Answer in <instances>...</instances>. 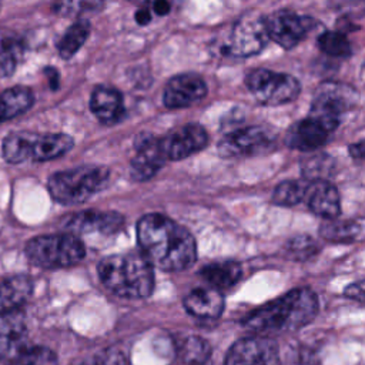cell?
<instances>
[{"label":"cell","instance_id":"1","mask_svg":"<svg viewBox=\"0 0 365 365\" xmlns=\"http://www.w3.org/2000/svg\"><path fill=\"white\" fill-rule=\"evenodd\" d=\"M137 240L141 252L163 271H182L197 258L190 231L161 214H148L138 221Z\"/></svg>","mask_w":365,"mask_h":365},{"label":"cell","instance_id":"2","mask_svg":"<svg viewBox=\"0 0 365 365\" xmlns=\"http://www.w3.org/2000/svg\"><path fill=\"white\" fill-rule=\"evenodd\" d=\"M317 312V295L308 288H297L252 311L242 324L257 334H281L302 328Z\"/></svg>","mask_w":365,"mask_h":365},{"label":"cell","instance_id":"3","mask_svg":"<svg viewBox=\"0 0 365 365\" xmlns=\"http://www.w3.org/2000/svg\"><path fill=\"white\" fill-rule=\"evenodd\" d=\"M141 252L114 254L98 264L101 282L123 298H145L154 288V269Z\"/></svg>","mask_w":365,"mask_h":365},{"label":"cell","instance_id":"4","mask_svg":"<svg viewBox=\"0 0 365 365\" xmlns=\"http://www.w3.org/2000/svg\"><path fill=\"white\" fill-rule=\"evenodd\" d=\"M74 145L71 135L64 133H10L1 144V154L7 163L48 161L68 153Z\"/></svg>","mask_w":365,"mask_h":365},{"label":"cell","instance_id":"5","mask_svg":"<svg viewBox=\"0 0 365 365\" xmlns=\"http://www.w3.org/2000/svg\"><path fill=\"white\" fill-rule=\"evenodd\" d=\"M108 175V168L103 165H83L60 171L50 177L48 191L60 204H80L100 192L107 185Z\"/></svg>","mask_w":365,"mask_h":365},{"label":"cell","instance_id":"6","mask_svg":"<svg viewBox=\"0 0 365 365\" xmlns=\"http://www.w3.org/2000/svg\"><path fill=\"white\" fill-rule=\"evenodd\" d=\"M29 259L41 268L56 269L78 264L86 257V248L76 234L41 235L26 245Z\"/></svg>","mask_w":365,"mask_h":365},{"label":"cell","instance_id":"7","mask_svg":"<svg viewBox=\"0 0 365 365\" xmlns=\"http://www.w3.org/2000/svg\"><path fill=\"white\" fill-rule=\"evenodd\" d=\"M358 91L351 84L327 80L317 87L308 117L332 133L339 125L342 114L358 101Z\"/></svg>","mask_w":365,"mask_h":365},{"label":"cell","instance_id":"8","mask_svg":"<svg viewBox=\"0 0 365 365\" xmlns=\"http://www.w3.org/2000/svg\"><path fill=\"white\" fill-rule=\"evenodd\" d=\"M245 86L264 106H281L294 101L301 91L299 80L287 73L255 68L245 77Z\"/></svg>","mask_w":365,"mask_h":365},{"label":"cell","instance_id":"9","mask_svg":"<svg viewBox=\"0 0 365 365\" xmlns=\"http://www.w3.org/2000/svg\"><path fill=\"white\" fill-rule=\"evenodd\" d=\"M269 41L265 20L262 16L248 13L240 17L231 27L221 51L228 57L247 58L261 53Z\"/></svg>","mask_w":365,"mask_h":365},{"label":"cell","instance_id":"10","mask_svg":"<svg viewBox=\"0 0 365 365\" xmlns=\"http://www.w3.org/2000/svg\"><path fill=\"white\" fill-rule=\"evenodd\" d=\"M269 40L282 48H294L318 24L308 16H301L289 10H277L264 16Z\"/></svg>","mask_w":365,"mask_h":365},{"label":"cell","instance_id":"11","mask_svg":"<svg viewBox=\"0 0 365 365\" xmlns=\"http://www.w3.org/2000/svg\"><path fill=\"white\" fill-rule=\"evenodd\" d=\"M225 365H281L279 349L268 335L248 336L230 348Z\"/></svg>","mask_w":365,"mask_h":365},{"label":"cell","instance_id":"12","mask_svg":"<svg viewBox=\"0 0 365 365\" xmlns=\"http://www.w3.org/2000/svg\"><path fill=\"white\" fill-rule=\"evenodd\" d=\"M158 143L164 158L177 161L202 150L208 143V134L200 124H185L158 137Z\"/></svg>","mask_w":365,"mask_h":365},{"label":"cell","instance_id":"13","mask_svg":"<svg viewBox=\"0 0 365 365\" xmlns=\"http://www.w3.org/2000/svg\"><path fill=\"white\" fill-rule=\"evenodd\" d=\"M29 345L24 315L17 309L0 312V361L11 364Z\"/></svg>","mask_w":365,"mask_h":365},{"label":"cell","instance_id":"14","mask_svg":"<svg viewBox=\"0 0 365 365\" xmlns=\"http://www.w3.org/2000/svg\"><path fill=\"white\" fill-rule=\"evenodd\" d=\"M208 93L205 81L192 73L171 77L163 91V103L167 108H184L201 101Z\"/></svg>","mask_w":365,"mask_h":365},{"label":"cell","instance_id":"15","mask_svg":"<svg viewBox=\"0 0 365 365\" xmlns=\"http://www.w3.org/2000/svg\"><path fill=\"white\" fill-rule=\"evenodd\" d=\"M271 143L272 137L265 128L259 125L245 127L222 137L218 143V154L221 157L254 154L269 147Z\"/></svg>","mask_w":365,"mask_h":365},{"label":"cell","instance_id":"16","mask_svg":"<svg viewBox=\"0 0 365 365\" xmlns=\"http://www.w3.org/2000/svg\"><path fill=\"white\" fill-rule=\"evenodd\" d=\"M167 163L158 137L141 134L135 140V155L131 160V177L137 181L150 180Z\"/></svg>","mask_w":365,"mask_h":365},{"label":"cell","instance_id":"17","mask_svg":"<svg viewBox=\"0 0 365 365\" xmlns=\"http://www.w3.org/2000/svg\"><path fill=\"white\" fill-rule=\"evenodd\" d=\"M305 201L311 211L325 220H334L341 212L339 192L328 180L308 181Z\"/></svg>","mask_w":365,"mask_h":365},{"label":"cell","instance_id":"18","mask_svg":"<svg viewBox=\"0 0 365 365\" xmlns=\"http://www.w3.org/2000/svg\"><path fill=\"white\" fill-rule=\"evenodd\" d=\"M90 110L103 124L118 123L124 115L123 96L117 88L100 84L91 91Z\"/></svg>","mask_w":365,"mask_h":365},{"label":"cell","instance_id":"19","mask_svg":"<svg viewBox=\"0 0 365 365\" xmlns=\"http://www.w3.org/2000/svg\"><path fill=\"white\" fill-rule=\"evenodd\" d=\"M123 224V217L117 212H101V211H83L71 215L66 221V228L73 234L80 232H101L113 234Z\"/></svg>","mask_w":365,"mask_h":365},{"label":"cell","instance_id":"20","mask_svg":"<svg viewBox=\"0 0 365 365\" xmlns=\"http://www.w3.org/2000/svg\"><path fill=\"white\" fill-rule=\"evenodd\" d=\"M329 131H327L314 118L307 117L292 124L287 133L285 144L291 148L301 151H312L319 148L328 140Z\"/></svg>","mask_w":365,"mask_h":365},{"label":"cell","instance_id":"21","mask_svg":"<svg viewBox=\"0 0 365 365\" xmlns=\"http://www.w3.org/2000/svg\"><path fill=\"white\" fill-rule=\"evenodd\" d=\"M185 309L198 318L211 319L221 315L224 309V297L214 288H198L184 298Z\"/></svg>","mask_w":365,"mask_h":365},{"label":"cell","instance_id":"22","mask_svg":"<svg viewBox=\"0 0 365 365\" xmlns=\"http://www.w3.org/2000/svg\"><path fill=\"white\" fill-rule=\"evenodd\" d=\"M34 94L26 86H13L0 93V124L24 114L31 108Z\"/></svg>","mask_w":365,"mask_h":365},{"label":"cell","instance_id":"23","mask_svg":"<svg viewBox=\"0 0 365 365\" xmlns=\"http://www.w3.org/2000/svg\"><path fill=\"white\" fill-rule=\"evenodd\" d=\"M322 238L331 242H355L365 240V218L335 221L328 220L319 227Z\"/></svg>","mask_w":365,"mask_h":365},{"label":"cell","instance_id":"24","mask_svg":"<svg viewBox=\"0 0 365 365\" xmlns=\"http://www.w3.org/2000/svg\"><path fill=\"white\" fill-rule=\"evenodd\" d=\"M24 56L23 40L6 29H0V78L10 77Z\"/></svg>","mask_w":365,"mask_h":365},{"label":"cell","instance_id":"25","mask_svg":"<svg viewBox=\"0 0 365 365\" xmlns=\"http://www.w3.org/2000/svg\"><path fill=\"white\" fill-rule=\"evenodd\" d=\"M31 281L19 275L0 282V312L17 309L30 295Z\"/></svg>","mask_w":365,"mask_h":365},{"label":"cell","instance_id":"26","mask_svg":"<svg viewBox=\"0 0 365 365\" xmlns=\"http://www.w3.org/2000/svg\"><path fill=\"white\" fill-rule=\"evenodd\" d=\"M90 34V23L88 20L78 17L73 24L67 27L57 43L58 56L64 60L71 58L86 43Z\"/></svg>","mask_w":365,"mask_h":365},{"label":"cell","instance_id":"27","mask_svg":"<svg viewBox=\"0 0 365 365\" xmlns=\"http://www.w3.org/2000/svg\"><path fill=\"white\" fill-rule=\"evenodd\" d=\"M177 359L185 365H202L211 355L210 344L197 335L185 336L175 345Z\"/></svg>","mask_w":365,"mask_h":365},{"label":"cell","instance_id":"28","mask_svg":"<svg viewBox=\"0 0 365 365\" xmlns=\"http://www.w3.org/2000/svg\"><path fill=\"white\" fill-rule=\"evenodd\" d=\"M201 275L217 289H225L238 282L241 277V265L234 261L214 262L201 269Z\"/></svg>","mask_w":365,"mask_h":365},{"label":"cell","instance_id":"29","mask_svg":"<svg viewBox=\"0 0 365 365\" xmlns=\"http://www.w3.org/2000/svg\"><path fill=\"white\" fill-rule=\"evenodd\" d=\"M317 44L318 48L329 57L348 58L352 54L351 43L344 31H324L322 34H319Z\"/></svg>","mask_w":365,"mask_h":365},{"label":"cell","instance_id":"30","mask_svg":"<svg viewBox=\"0 0 365 365\" xmlns=\"http://www.w3.org/2000/svg\"><path fill=\"white\" fill-rule=\"evenodd\" d=\"M301 170L302 175L308 181L327 180V177H329L335 170V161L331 155L324 153L307 155L301 161Z\"/></svg>","mask_w":365,"mask_h":365},{"label":"cell","instance_id":"31","mask_svg":"<svg viewBox=\"0 0 365 365\" xmlns=\"http://www.w3.org/2000/svg\"><path fill=\"white\" fill-rule=\"evenodd\" d=\"M307 181H297V180H288L278 184L272 194V202L282 207H291L302 200H305L307 192Z\"/></svg>","mask_w":365,"mask_h":365},{"label":"cell","instance_id":"32","mask_svg":"<svg viewBox=\"0 0 365 365\" xmlns=\"http://www.w3.org/2000/svg\"><path fill=\"white\" fill-rule=\"evenodd\" d=\"M107 0H53V10L64 17H81L96 13L106 6Z\"/></svg>","mask_w":365,"mask_h":365},{"label":"cell","instance_id":"33","mask_svg":"<svg viewBox=\"0 0 365 365\" xmlns=\"http://www.w3.org/2000/svg\"><path fill=\"white\" fill-rule=\"evenodd\" d=\"M10 365H57V356L51 349L31 344Z\"/></svg>","mask_w":365,"mask_h":365},{"label":"cell","instance_id":"34","mask_svg":"<svg viewBox=\"0 0 365 365\" xmlns=\"http://www.w3.org/2000/svg\"><path fill=\"white\" fill-rule=\"evenodd\" d=\"M288 254L295 259H305L318 251V244L307 235H298L287 244Z\"/></svg>","mask_w":365,"mask_h":365},{"label":"cell","instance_id":"35","mask_svg":"<svg viewBox=\"0 0 365 365\" xmlns=\"http://www.w3.org/2000/svg\"><path fill=\"white\" fill-rule=\"evenodd\" d=\"M74 365H130V364L127 356L121 351L110 348L98 352L93 358L81 359Z\"/></svg>","mask_w":365,"mask_h":365},{"label":"cell","instance_id":"36","mask_svg":"<svg viewBox=\"0 0 365 365\" xmlns=\"http://www.w3.org/2000/svg\"><path fill=\"white\" fill-rule=\"evenodd\" d=\"M345 297L365 304V279L354 282L345 288Z\"/></svg>","mask_w":365,"mask_h":365},{"label":"cell","instance_id":"37","mask_svg":"<svg viewBox=\"0 0 365 365\" xmlns=\"http://www.w3.org/2000/svg\"><path fill=\"white\" fill-rule=\"evenodd\" d=\"M134 17H135V21H137L140 26H147V24L153 20L154 14L151 13V10H150L148 7L140 6V9L137 10V13H135Z\"/></svg>","mask_w":365,"mask_h":365},{"label":"cell","instance_id":"38","mask_svg":"<svg viewBox=\"0 0 365 365\" xmlns=\"http://www.w3.org/2000/svg\"><path fill=\"white\" fill-rule=\"evenodd\" d=\"M44 76L47 77V81L50 84L51 90H57L60 86V74L54 67H46L44 68Z\"/></svg>","mask_w":365,"mask_h":365},{"label":"cell","instance_id":"39","mask_svg":"<svg viewBox=\"0 0 365 365\" xmlns=\"http://www.w3.org/2000/svg\"><path fill=\"white\" fill-rule=\"evenodd\" d=\"M348 151H349L351 157L359 158V160H365V140H361L358 143L351 144Z\"/></svg>","mask_w":365,"mask_h":365},{"label":"cell","instance_id":"40","mask_svg":"<svg viewBox=\"0 0 365 365\" xmlns=\"http://www.w3.org/2000/svg\"><path fill=\"white\" fill-rule=\"evenodd\" d=\"M128 1H133V3L140 4V6H148V4H151V1H154V0H128Z\"/></svg>","mask_w":365,"mask_h":365},{"label":"cell","instance_id":"41","mask_svg":"<svg viewBox=\"0 0 365 365\" xmlns=\"http://www.w3.org/2000/svg\"><path fill=\"white\" fill-rule=\"evenodd\" d=\"M1 3H3V0H0V7H1Z\"/></svg>","mask_w":365,"mask_h":365}]
</instances>
